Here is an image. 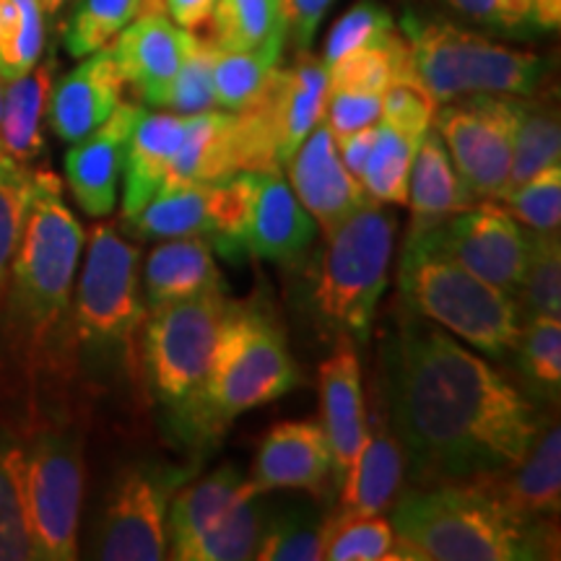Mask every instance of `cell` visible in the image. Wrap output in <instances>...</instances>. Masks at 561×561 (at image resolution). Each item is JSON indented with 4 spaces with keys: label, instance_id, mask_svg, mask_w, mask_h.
<instances>
[{
    "label": "cell",
    "instance_id": "27",
    "mask_svg": "<svg viewBox=\"0 0 561 561\" xmlns=\"http://www.w3.org/2000/svg\"><path fill=\"white\" fill-rule=\"evenodd\" d=\"M473 198L455 172V164L447 151L445 140L434 128L421 138L416 157H413L411 180H409V203L411 229L424 231L450 219L458 210L473 206Z\"/></svg>",
    "mask_w": 561,
    "mask_h": 561
},
{
    "label": "cell",
    "instance_id": "39",
    "mask_svg": "<svg viewBox=\"0 0 561 561\" xmlns=\"http://www.w3.org/2000/svg\"><path fill=\"white\" fill-rule=\"evenodd\" d=\"M284 42L257 47V50H214L210 81L214 100L224 112H237L255 100L268 81L273 68H278Z\"/></svg>",
    "mask_w": 561,
    "mask_h": 561
},
{
    "label": "cell",
    "instance_id": "22",
    "mask_svg": "<svg viewBox=\"0 0 561 561\" xmlns=\"http://www.w3.org/2000/svg\"><path fill=\"white\" fill-rule=\"evenodd\" d=\"M403 473V447L392 432L382 403L377 401L371 413H367V434L359 453L339 481V510L354 515H380L390 510L401 494Z\"/></svg>",
    "mask_w": 561,
    "mask_h": 561
},
{
    "label": "cell",
    "instance_id": "25",
    "mask_svg": "<svg viewBox=\"0 0 561 561\" xmlns=\"http://www.w3.org/2000/svg\"><path fill=\"white\" fill-rule=\"evenodd\" d=\"M219 182L170 185L159 191L123 227L136 240H178L203 237L214 240L219 227Z\"/></svg>",
    "mask_w": 561,
    "mask_h": 561
},
{
    "label": "cell",
    "instance_id": "20",
    "mask_svg": "<svg viewBox=\"0 0 561 561\" xmlns=\"http://www.w3.org/2000/svg\"><path fill=\"white\" fill-rule=\"evenodd\" d=\"M523 523L557 520L561 510V430L543 424L530 450L507 471L468 481Z\"/></svg>",
    "mask_w": 561,
    "mask_h": 561
},
{
    "label": "cell",
    "instance_id": "32",
    "mask_svg": "<svg viewBox=\"0 0 561 561\" xmlns=\"http://www.w3.org/2000/svg\"><path fill=\"white\" fill-rule=\"evenodd\" d=\"M561 161V128L557 96L549 87L533 96H520V117H517L515 146H512V164L507 187L523 185L533 174ZM502 191V193H504Z\"/></svg>",
    "mask_w": 561,
    "mask_h": 561
},
{
    "label": "cell",
    "instance_id": "51",
    "mask_svg": "<svg viewBox=\"0 0 561 561\" xmlns=\"http://www.w3.org/2000/svg\"><path fill=\"white\" fill-rule=\"evenodd\" d=\"M286 16H289V32L294 34L297 50H310L318 34V26L335 0H284Z\"/></svg>",
    "mask_w": 561,
    "mask_h": 561
},
{
    "label": "cell",
    "instance_id": "56",
    "mask_svg": "<svg viewBox=\"0 0 561 561\" xmlns=\"http://www.w3.org/2000/svg\"><path fill=\"white\" fill-rule=\"evenodd\" d=\"M0 110H3V83H0Z\"/></svg>",
    "mask_w": 561,
    "mask_h": 561
},
{
    "label": "cell",
    "instance_id": "46",
    "mask_svg": "<svg viewBox=\"0 0 561 561\" xmlns=\"http://www.w3.org/2000/svg\"><path fill=\"white\" fill-rule=\"evenodd\" d=\"M517 221L533 231H559L561 224V167H546L523 185L510 187L500 198Z\"/></svg>",
    "mask_w": 561,
    "mask_h": 561
},
{
    "label": "cell",
    "instance_id": "33",
    "mask_svg": "<svg viewBox=\"0 0 561 561\" xmlns=\"http://www.w3.org/2000/svg\"><path fill=\"white\" fill-rule=\"evenodd\" d=\"M203 30L221 50H257L286 42L289 16L284 0H216Z\"/></svg>",
    "mask_w": 561,
    "mask_h": 561
},
{
    "label": "cell",
    "instance_id": "3",
    "mask_svg": "<svg viewBox=\"0 0 561 561\" xmlns=\"http://www.w3.org/2000/svg\"><path fill=\"white\" fill-rule=\"evenodd\" d=\"M392 530L403 561L557 559V520L523 523L476 483L401 489Z\"/></svg>",
    "mask_w": 561,
    "mask_h": 561
},
{
    "label": "cell",
    "instance_id": "7",
    "mask_svg": "<svg viewBox=\"0 0 561 561\" xmlns=\"http://www.w3.org/2000/svg\"><path fill=\"white\" fill-rule=\"evenodd\" d=\"M401 34L409 42L413 73L437 104L462 96H533L549 87L551 70L541 55L515 50L453 21L405 13Z\"/></svg>",
    "mask_w": 561,
    "mask_h": 561
},
{
    "label": "cell",
    "instance_id": "19",
    "mask_svg": "<svg viewBox=\"0 0 561 561\" xmlns=\"http://www.w3.org/2000/svg\"><path fill=\"white\" fill-rule=\"evenodd\" d=\"M331 473V442L320 421H280L263 437L248 481L263 494L276 489H299L322 496Z\"/></svg>",
    "mask_w": 561,
    "mask_h": 561
},
{
    "label": "cell",
    "instance_id": "26",
    "mask_svg": "<svg viewBox=\"0 0 561 561\" xmlns=\"http://www.w3.org/2000/svg\"><path fill=\"white\" fill-rule=\"evenodd\" d=\"M146 301L151 307L167 305L198 294L224 289L216 268L214 248L203 237H178L157 244L146 257L144 268Z\"/></svg>",
    "mask_w": 561,
    "mask_h": 561
},
{
    "label": "cell",
    "instance_id": "14",
    "mask_svg": "<svg viewBox=\"0 0 561 561\" xmlns=\"http://www.w3.org/2000/svg\"><path fill=\"white\" fill-rule=\"evenodd\" d=\"M424 231L462 268L517 297L528 263V231L502 203L481 201Z\"/></svg>",
    "mask_w": 561,
    "mask_h": 561
},
{
    "label": "cell",
    "instance_id": "54",
    "mask_svg": "<svg viewBox=\"0 0 561 561\" xmlns=\"http://www.w3.org/2000/svg\"><path fill=\"white\" fill-rule=\"evenodd\" d=\"M533 9H536V21L541 32L559 30L561 0H533Z\"/></svg>",
    "mask_w": 561,
    "mask_h": 561
},
{
    "label": "cell",
    "instance_id": "6",
    "mask_svg": "<svg viewBox=\"0 0 561 561\" xmlns=\"http://www.w3.org/2000/svg\"><path fill=\"white\" fill-rule=\"evenodd\" d=\"M398 219L380 203L359 210L325 231V244L310 265V299L320 325L351 343H367L377 307L388 286Z\"/></svg>",
    "mask_w": 561,
    "mask_h": 561
},
{
    "label": "cell",
    "instance_id": "28",
    "mask_svg": "<svg viewBox=\"0 0 561 561\" xmlns=\"http://www.w3.org/2000/svg\"><path fill=\"white\" fill-rule=\"evenodd\" d=\"M55 58L37 62L30 73L3 83V110H0V149L11 159L30 167L45 153L42 123L55 83Z\"/></svg>",
    "mask_w": 561,
    "mask_h": 561
},
{
    "label": "cell",
    "instance_id": "10",
    "mask_svg": "<svg viewBox=\"0 0 561 561\" xmlns=\"http://www.w3.org/2000/svg\"><path fill=\"white\" fill-rule=\"evenodd\" d=\"M227 305L224 289H214L151 307L149 318H144V362L149 385L174 413L193 401L206 380Z\"/></svg>",
    "mask_w": 561,
    "mask_h": 561
},
{
    "label": "cell",
    "instance_id": "29",
    "mask_svg": "<svg viewBox=\"0 0 561 561\" xmlns=\"http://www.w3.org/2000/svg\"><path fill=\"white\" fill-rule=\"evenodd\" d=\"M271 502L263 500V491H250L216 517L206 530L187 538L185 543L172 546V559L180 561H248L257 557L265 525L271 517Z\"/></svg>",
    "mask_w": 561,
    "mask_h": 561
},
{
    "label": "cell",
    "instance_id": "1",
    "mask_svg": "<svg viewBox=\"0 0 561 561\" xmlns=\"http://www.w3.org/2000/svg\"><path fill=\"white\" fill-rule=\"evenodd\" d=\"M377 371V398L416 486L507 471L528 455L543 426L502 371L401 301Z\"/></svg>",
    "mask_w": 561,
    "mask_h": 561
},
{
    "label": "cell",
    "instance_id": "38",
    "mask_svg": "<svg viewBox=\"0 0 561 561\" xmlns=\"http://www.w3.org/2000/svg\"><path fill=\"white\" fill-rule=\"evenodd\" d=\"M320 551L328 561H403L390 520L343 510L325 517Z\"/></svg>",
    "mask_w": 561,
    "mask_h": 561
},
{
    "label": "cell",
    "instance_id": "13",
    "mask_svg": "<svg viewBox=\"0 0 561 561\" xmlns=\"http://www.w3.org/2000/svg\"><path fill=\"white\" fill-rule=\"evenodd\" d=\"M195 466H130L104 502L96 557L107 561H159L167 557V510Z\"/></svg>",
    "mask_w": 561,
    "mask_h": 561
},
{
    "label": "cell",
    "instance_id": "35",
    "mask_svg": "<svg viewBox=\"0 0 561 561\" xmlns=\"http://www.w3.org/2000/svg\"><path fill=\"white\" fill-rule=\"evenodd\" d=\"M419 144L421 140L377 121L375 144H371L359 178L362 191L371 203H380V206H405L409 203V180Z\"/></svg>",
    "mask_w": 561,
    "mask_h": 561
},
{
    "label": "cell",
    "instance_id": "2",
    "mask_svg": "<svg viewBox=\"0 0 561 561\" xmlns=\"http://www.w3.org/2000/svg\"><path fill=\"white\" fill-rule=\"evenodd\" d=\"M83 242L87 234L68 208L58 174L34 172L0 312L3 331L26 367H39L58 346L55 339L66 322Z\"/></svg>",
    "mask_w": 561,
    "mask_h": 561
},
{
    "label": "cell",
    "instance_id": "36",
    "mask_svg": "<svg viewBox=\"0 0 561 561\" xmlns=\"http://www.w3.org/2000/svg\"><path fill=\"white\" fill-rule=\"evenodd\" d=\"M0 561H37L24 489V445L0 432Z\"/></svg>",
    "mask_w": 561,
    "mask_h": 561
},
{
    "label": "cell",
    "instance_id": "53",
    "mask_svg": "<svg viewBox=\"0 0 561 561\" xmlns=\"http://www.w3.org/2000/svg\"><path fill=\"white\" fill-rule=\"evenodd\" d=\"M161 5L180 30L201 32L203 24L210 19L216 0H161Z\"/></svg>",
    "mask_w": 561,
    "mask_h": 561
},
{
    "label": "cell",
    "instance_id": "9",
    "mask_svg": "<svg viewBox=\"0 0 561 561\" xmlns=\"http://www.w3.org/2000/svg\"><path fill=\"white\" fill-rule=\"evenodd\" d=\"M83 434L73 424H47L24 445V489L37 561L79 557L83 502Z\"/></svg>",
    "mask_w": 561,
    "mask_h": 561
},
{
    "label": "cell",
    "instance_id": "17",
    "mask_svg": "<svg viewBox=\"0 0 561 561\" xmlns=\"http://www.w3.org/2000/svg\"><path fill=\"white\" fill-rule=\"evenodd\" d=\"M140 107L123 102L100 128L76 140L66 153V180L73 201L91 219L115 214L125 149Z\"/></svg>",
    "mask_w": 561,
    "mask_h": 561
},
{
    "label": "cell",
    "instance_id": "34",
    "mask_svg": "<svg viewBox=\"0 0 561 561\" xmlns=\"http://www.w3.org/2000/svg\"><path fill=\"white\" fill-rule=\"evenodd\" d=\"M413 73L409 42L398 30L375 45L348 53L328 68V91H367L385 94V89L401 76Z\"/></svg>",
    "mask_w": 561,
    "mask_h": 561
},
{
    "label": "cell",
    "instance_id": "24",
    "mask_svg": "<svg viewBox=\"0 0 561 561\" xmlns=\"http://www.w3.org/2000/svg\"><path fill=\"white\" fill-rule=\"evenodd\" d=\"M182 128L185 115L146 112L140 107L123 161V221L133 219L167 185V172L178 151Z\"/></svg>",
    "mask_w": 561,
    "mask_h": 561
},
{
    "label": "cell",
    "instance_id": "45",
    "mask_svg": "<svg viewBox=\"0 0 561 561\" xmlns=\"http://www.w3.org/2000/svg\"><path fill=\"white\" fill-rule=\"evenodd\" d=\"M216 45L206 34L187 32L185 58L174 76L167 107L178 115H198L216 107L214 81H210V66H214Z\"/></svg>",
    "mask_w": 561,
    "mask_h": 561
},
{
    "label": "cell",
    "instance_id": "12",
    "mask_svg": "<svg viewBox=\"0 0 561 561\" xmlns=\"http://www.w3.org/2000/svg\"><path fill=\"white\" fill-rule=\"evenodd\" d=\"M520 96L476 94L439 104L434 130L473 201H496L507 187Z\"/></svg>",
    "mask_w": 561,
    "mask_h": 561
},
{
    "label": "cell",
    "instance_id": "16",
    "mask_svg": "<svg viewBox=\"0 0 561 561\" xmlns=\"http://www.w3.org/2000/svg\"><path fill=\"white\" fill-rule=\"evenodd\" d=\"M187 30H180L164 9L144 11L117 34L110 45L112 58L125 87H130L146 104L167 107L174 76L185 58Z\"/></svg>",
    "mask_w": 561,
    "mask_h": 561
},
{
    "label": "cell",
    "instance_id": "31",
    "mask_svg": "<svg viewBox=\"0 0 561 561\" xmlns=\"http://www.w3.org/2000/svg\"><path fill=\"white\" fill-rule=\"evenodd\" d=\"M250 491L257 489L229 462L216 468L206 479L185 486L178 496H172L170 510H167V543L180 546L187 538L198 536Z\"/></svg>",
    "mask_w": 561,
    "mask_h": 561
},
{
    "label": "cell",
    "instance_id": "50",
    "mask_svg": "<svg viewBox=\"0 0 561 561\" xmlns=\"http://www.w3.org/2000/svg\"><path fill=\"white\" fill-rule=\"evenodd\" d=\"M382 94H367V91H328L325 125L339 140L348 133L367 128L380 121Z\"/></svg>",
    "mask_w": 561,
    "mask_h": 561
},
{
    "label": "cell",
    "instance_id": "5",
    "mask_svg": "<svg viewBox=\"0 0 561 561\" xmlns=\"http://www.w3.org/2000/svg\"><path fill=\"white\" fill-rule=\"evenodd\" d=\"M398 301L468 346L502 359L515 351L525 314L520 301L455 263L430 231H409L398 265Z\"/></svg>",
    "mask_w": 561,
    "mask_h": 561
},
{
    "label": "cell",
    "instance_id": "55",
    "mask_svg": "<svg viewBox=\"0 0 561 561\" xmlns=\"http://www.w3.org/2000/svg\"><path fill=\"white\" fill-rule=\"evenodd\" d=\"M39 5H42V11L47 13V16H55V13H58L62 5H66V0H39Z\"/></svg>",
    "mask_w": 561,
    "mask_h": 561
},
{
    "label": "cell",
    "instance_id": "52",
    "mask_svg": "<svg viewBox=\"0 0 561 561\" xmlns=\"http://www.w3.org/2000/svg\"><path fill=\"white\" fill-rule=\"evenodd\" d=\"M375 125H367V128L354 130V133H348V136L335 140V146H339V153H341V161L346 164V170L354 174L356 180L362 178L364 161H367L371 144H375Z\"/></svg>",
    "mask_w": 561,
    "mask_h": 561
},
{
    "label": "cell",
    "instance_id": "11",
    "mask_svg": "<svg viewBox=\"0 0 561 561\" xmlns=\"http://www.w3.org/2000/svg\"><path fill=\"white\" fill-rule=\"evenodd\" d=\"M140 252L115 224H96L73 299L76 335L96 348H128L144 325L138 286Z\"/></svg>",
    "mask_w": 561,
    "mask_h": 561
},
{
    "label": "cell",
    "instance_id": "8",
    "mask_svg": "<svg viewBox=\"0 0 561 561\" xmlns=\"http://www.w3.org/2000/svg\"><path fill=\"white\" fill-rule=\"evenodd\" d=\"M328 68L297 50L289 68H273L261 94L231 112V157L237 172L280 170L312 128L325 121Z\"/></svg>",
    "mask_w": 561,
    "mask_h": 561
},
{
    "label": "cell",
    "instance_id": "30",
    "mask_svg": "<svg viewBox=\"0 0 561 561\" xmlns=\"http://www.w3.org/2000/svg\"><path fill=\"white\" fill-rule=\"evenodd\" d=\"M231 174H237L234 157H231V112L208 110L198 115H185V128L170 161L164 187L221 182Z\"/></svg>",
    "mask_w": 561,
    "mask_h": 561
},
{
    "label": "cell",
    "instance_id": "47",
    "mask_svg": "<svg viewBox=\"0 0 561 561\" xmlns=\"http://www.w3.org/2000/svg\"><path fill=\"white\" fill-rule=\"evenodd\" d=\"M392 30H398V26L392 21V13L382 3L359 0L331 26L320 60L325 62V68H331L341 58H346L348 53L362 50V47L388 37Z\"/></svg>",
    "mask_w": 561,
    "mask_h": 561
},
{
    "label": "cell",
    "instance_id": "48",
    "mask_svg": "<svg viewBox=\"0 0 561 561\" xmlns=\"http://www.w3.org/2000/svg\"><path fill=\"white\" fill-rule=\"evenodd\" d=\"M437 107L439 104L434 102V96L419 81V76L409 73L385 89L380 121L388 123L390 128L405 133V136L421 140L426 136V130L432 128Z\"/></svg>",
    "mask_w": 561,
    "mask_h": 561
},
{
    "label": "cell",
    "instance_id": "21",
    "mask_svg": "<svg viewBox=\"0 0 561 561\" xmlns=\"http://www.w3.org/2000/svg\"><path fill=\"white\" fill-rule=\"evenodd\" d=\"M125 81L110 47L81 58L70 73L53 83L47 123L55 136L76 144L96 130L123 104Z\"/></svg>",
    "mask_w": 561,
    "mask_h": 561
},
{
    "label": "cell",
    "instance_id": "15",
    "mask_svg": "<svg viewBox=\"0 0 561 561\" xmlns=\"http://www.w3.org/2000/svg\"><path fill=\"white\" fill-rule=\"evenodd\" d=\"M252 198L242 231L244 257L297 265L310 252L318 224L297 201L280 170H252Z\"/></svg>",
    "mask_w": 561,
    "mask_h": 561
},
{
    "label": "cell",
    "instance_id": "18",
    "mask_svg": "<svg viewBox=\"0 0 561 561\" xmlns=\"http://www.w3.org/2000/svg\"><path fill=\"white\" fill-rule=\"evenodd\" d=\"M286 164L294 195L322 231L339 227L354 210L369 203L359 180L341 161L339 146L325 123L312 128Z\"/></svg>",
    "mask_w": 561,
    "mask_h": 561
},
{
    "label": "cell",
    "instance_id": "23",
    "mask_svg": "<svg viewBox=\"0 0 561 561\" xmlns=\"http://www.w3.org/2000/svg\"><path fill=\"white\" fill-rule=\"evenodd\" d=\"M322 430L333 453L335 483L346 473L367 434V405L362 392V364L354 343L341 339L339 346L320 364Z\"/></svg>",
    "mask_w": 561,
    "mask_h": 561
},
{
    "label": "cell",
    "instance_id": "44",
    "mask_svg": "<svg viewBox=\"0 0 561 561\" xmlns=\"http://www.w3.org/2000/svg\"><path fill=\"white\" fill-rule=\"evenodd\" d=\"M32 170L0 149V312L9 291L11 263L24 227L26 203L32 193Z\"/></svg>",
    "mask_w": 561,
    "mask_h": 561
},
{
    "label": "cell",
    "instance_id": "43",
    "mask_svg": "<svg viewBox=\"0 0 561 561\" xmlns=\"http://www.w3.org/2000/svg\"><path fill=\"white\" fill-rule=\"evenodd\" d=\"M517 367L536 396L559 401L561 390V320L528 318L523 320L520 339L515 346Z\"/></svg>",
    "mask_w": 561,
    "mask_h": 561
},
{
    "label": "cell",
    "instance_id": "49",
    "mask_svg": "<svg viewBox=\"0 0 561 561\" xmlns=\"http://www.w3.org/2000/svg\"><path fill=\"white\" fill-rule=\"evenodd\" d=\"M439 3L460 19L510 37H528L541 32L533 0H439Z\"/></svg>",
    "mask_w": 561,
    "mask_h": 561
},
{
    "label": "cell",
    "instance_id": "40",
    "mask_svg": "<svg viewBox=\"0 0 561 561\" xmlns=\"http://www.w3.org/2000/svg\"><path fill=\"white\" fill-rule=\"evenodd\" d=\"M325 517L314 504H273L265 536L255 559L263 561H318Z\"/></svg>",
    "mask_w": 561,
    "mask_h": 561
},
{
    "label": "cell",
    "instance_id": "41",
    "mask_svg": "<svg viewBox=\"0 0 561 561\" xmlns=\"http://www.w3.org/2000/svg\"><path fill=\"white\" fill-rule=\"evenodd\" d=\"M45 53L39 0H0V83L30 73Z\"/></svg>",
    "mask_w": 561,
    "mask_h": 561
},
{
    "label": "cell",
    "instance_id": "37",
    "mask_svg": "<svg viewBox=\"0 0 561 561\" xmlns=\"http://www.w3.org/2000/svg\"><path fill=\"white\" fill-rule=\"evenodd\" d=\"M153 9H164L161 0H76L62 30V45L70 58H87L110 47L133 19Z\"/></svg>",
    "mask_w": 561,
    "mask_h": 561
},
{
    "label": "cell",
    "instance_id": "42",
    "mask_svg": "<svg viewBox=\"0 0 561 561\" xmlns=\"http://www.w3.org/2000/svg\"><path fill=\"white\" fill-rule=\"evenodd\" d=\"M520 310L528 318H559L561 312V242L559 231H528V263L520 289Z\"/></svg>",
    "mask_w": 561,
    "mask_h": 561
},
{
    "label": "cell",
    "instance_id": "4",
    "mask_svg": "<svg viewBox=\"0 0 561 561\" xmlns=\"http://www.w3.org/2000/svg\"><path fill=\"white\" fill-rule=\"evenodd\" d=\"M299 385V369L276 318L255 301H229L201 390L180 409L187 439L216 442L242 413L278 401Z\"/></svg>",
    "mask_w": 561,
    "mask_h": 561
}]
</instances>
